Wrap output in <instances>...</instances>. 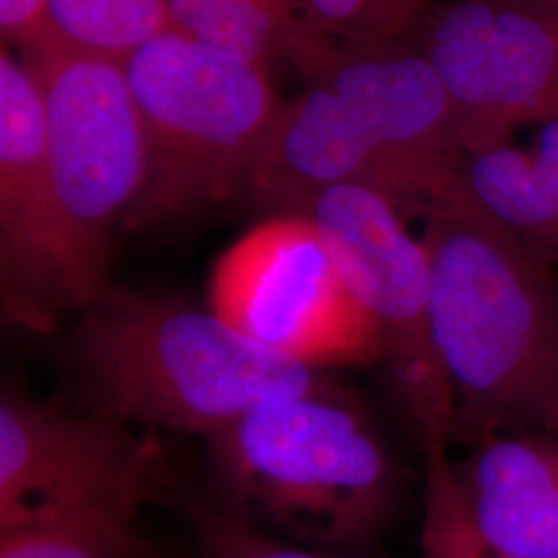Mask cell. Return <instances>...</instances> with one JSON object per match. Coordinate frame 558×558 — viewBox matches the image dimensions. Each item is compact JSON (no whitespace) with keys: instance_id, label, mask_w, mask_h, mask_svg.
Wrapping results in <instances>:
<instances>
[{"instance_id":"obj_1","label":"cell","mask_w":558,"mask_h":558,"mask_svg":"<svg viewBox=\"0 0 558 558\" xmlns=\"http://www.w3.org/2000/svg\"><path fill=\"white\" fill-rule=\"evenodd\" d=\"M430 323L453 445L558 433V269L461 197L424 214Z\"/></svg>"},{"instance_id":"obj_2","label":"cell","mask_w":558,"mask_h":558,"mask_svg":"<svg viewBox=\"0 0 558 558\" xmlns=\"http://www.w3.org/2000/svg\"><path fill=\"white\" fill-rule=\"evenodd\" d=\"M205 440L207 495L279 538L366 557L398 521L403 470L375 420L336 385L260 405Z\"/></svg>"},{"instance_id":"obj_3","label":"cell","mask_w":558,"mask_h":558,"mask_svg":"<svg viewBox=\"0 0 558 558\" xmlns=\"http://www.w3.org/2000/svg\"><path fill=\"white\" fill-rule=\"evenodd\" d=\"M71 350L94 410L203 439L260 405L331 385L211 308L114 286L77 313Z\"/></svg>"},{"instance_id":"obj_4","label":"cell","mask_w":558,"mask_h":558,"mask_svg":"<svg viewBox=\"0 0 558 558\" xmlns=\"http://www.w3.org/2000/svg\"><path fill=\"white\" fill-rule=\"evenodd\" d=\"M122 64L149 145L133 220L179 218L244 189L281 108L269 69L174 29Z\"/></svg>"},{"instance_id":"obj_5","label":"cell","mask_w":558,"mask_h":558,"mask_svg":"<svg viewBox=\"0 0 558 558\" xmlns=\"http://www.w3.org/2000/svg\"><path fill=\"white\" fill-rule=\"evenodd\" d=\"M25 60L40 81L69 296L80 313L112 286L110 240L145 193L149 145L122 62L54 48Z\"/></svg>"},{"instance_id":"obj_6","label":"cell","mask_w":558,"mask_h":558,"mask_svg":"<svg viewBox=\"0 0 558 558\" xmlns=\"http://www.w3.org/2000/svg\"><path fill=\"white\" fill-rule=\"evenodd\" d=\"M299 214L317 223L339 271L375 323L389 398L422 458L453 447V399L430 323V265L405 211L364 184H339Z\"/></svg>"},{"instance_id":"obj_7","label":"cell","mask_w":558,"mask_h":558,"mask_svg":"<svg viewBox=\"0 0 558 558\" xmlns=\"http://www.w3.org/2000/svg\"><path fill=\"white\" fill-rule=\"evenodd\" d=\"M207 299L242 336L313 368L379 362L375 323L304 214H278L230 244Z\"/></svg>"},{"instance_id":"obj_8","label":"cell","mask_w":558,"mask_h":558,"mask_svg":"<svg viewBox=\"0 0 558 558\" xmlns=\"http://www.w3.org/2000/svg\"><path fill=\"white\" fill-rule=\"evenodd\" d=\"M416 44L451 101L468 156L558 122V20L530 0H437Z\"/></svg>"},{"instance_id":"obj_9","label":"cell","mask_w":558,"mask_h":558,"mask_svg":"<svg viewBox=\"0 0 558 558\" xmlns=\"http://www.w3.org/2000/svg\"><path fill=\"white\" fill-rule=\"evenodd\" d=\"M170 490L131 424L69 414L4 385L0 398V530L94 505L143 509Z\"/></svg>"},{"instance_id":"obj_10","label":"cell","mask_w":558,"mask_h":558,"mask_svg":"<svg viewBox=\"0 0 558 558\" xmlns=\"http://www.w3.org/2000/svg\"><path fill=\"white\" fill-rule=\"evenodd\" d=\"M313 73L329 85L371 141L383 193L424 216L465 197L468 154L437 71L412 40L329 44Z\"/></svg>"},{"instance_id":"obj_11","label":"cell","mask_w":558,"mask_h":558,"mask_svg":"<svg viewBox=\"0 0 558 558\" xmlns=\"http://www.w3.org/2000/svg\"><path fill=\"white\" fill-rule=\"evenodd\" d=\"M0 290L4 317L52 331L69 296L46 110L32 64L0 50Z\"/></svg>"},{"instance_id":"obj_12","label":"cell","mask_w":558,"mask_h":558,"mask_svg":"<svg viewBox=\"0 0 558 558\" xmlns=\"http://www.w3.org/2000/svg\"><path fill=\"white\" fill-rule=\"evenodd\" d=\"M451 476L486 546L511 558H558V433L478 440L451 459Z\"/></svg>"},{"instance_id":"obj_13","label":"cell","mask_w":558,"mask_h":558,"mask_svg":"<svg viewBox=\"0 0 558 558\" xmlns=\"http://www.w3.org/2000/svg\"><path fill=\"white\" fill-rule=\"evenodd\" d=\"M339 184H364L383 193V170L348 106L317 81L281 104L244 189L278 214H299L313 197Z\"/></svg>"},{"instance_id":"obj_14","label":"cell","mask_w":558,"mask_h":558,"mask_svg":"<svg viewBox=\"0 0 558 558\" xmlns=\"http://www.w3.org/2000/svg\"><path fill=\"white\" fill-rule=\"evenodd\" d=\"M465 197L534 259L558 269V122L534 147L502 143L468 156Z\"/></svg>"},{"instance_id":"obj_15","label":"cell","mask_w":558,"mask_h":558,"mask_svg":"<svg viewBox=\"0 0 558 558\" xmlns=\"http://www.w3.org/2000/svg\"><path fill=\"white\" fill-rule=\"evenodd\" d=\"M170 21L182 36L265 69L290 54L311 71L329 44L300 9L271 0H170Z\"/></svg>"},{"instance_id":"obj_16","label":"cell","mask_w":558,"mask_h":558,"mask_svg":"<svg viewBox=\"0 0 558 558\" xmlns=\"http://www.w3.org/2000/svg\"><path fill=\"white\" fill-rule=\"evenodd\" d=\"M141 509L94 505L0 530V558H143Z\"/></svg>"},{"instance_id":"obj_17","label":"cell","mask_w":558,"mask_h":558,"mask_svg":"<svg viewBox=\"0 0 558 558\" xmlns=\"http://www.w3.org/2000/svg\"><path fill=\"white\" fill-rule=\"evenodd\" d=\"M170 29V0H50L40 50L124 62Z\"/></svg>"},{"instance_id":"obj_18","label":"cell","mask_w":558,"mask_h":558,"mask_svg":"<svg viewBox=\"0 0 558 558\" xmlns=\"http://www.w3.org/2000/svg\"><path fill=\"white\" fill-rule=\"evenodd\" d=\"M184 511L193 525L199 558H366L279 538L221 507L209 495H186Z\"/></svg>"},{"instance_id":"obj_19","label":"cell","mask_w":558,"mask_h":558,"mask_svg":"<svg viewBox=\"0 0 558 558\" xmlns=\"http://www.w3.org/2000/svg\"><path fill=\"white\" fill-rule=\"evenodd\" d=\"M311 20L343 44L379 46L412 40L437 0H304Z\"/></svg>"},{"instance_id":"obj_20","label":"cell","mask_w":558,"mask_h":558,"mask_svg":"<svg viewBox=\"0 0 558 558\" xmlns=\"http://www.w3.org/2000/svg\"><path fill=\"white\" fill-rule=\"evenodd\" d=\"M422 558H511L486 546L465 518L451 476L449 451L424 456Z\"/></svg>"},{"instance_id":"obj_21","label":"cell","mask_w":558,"mask_h":558,"mask_svg":"<svg viewBox=\"0 0 558 558\" xmlns=\"http://www.w3.org/2000/svg\"><path fill=\"white\" fill-rule=\"evenodd\" d=\"M50 0H0V32L4 46H15L32 57L48 38Z\"/></svg>"},{"instance_id":"obj_22","label":"cell","mask_w":558,"mask_h":558,"mask_svg":"<svg viewBox=\"0 0 558 558\" xmlns=\"http://www.w3.org/2000/svg\"><path fill=\"white\" fill-rule=\"evenodd\" d=\"M530 2H534L536 7L544 9L546 13H550L553 17L558 20V0H530Z\"/></svg>"},{"instance_id":"obj_23","label":"cell","mask_w":558,"mask_h":558,"mask_svg":"<svg viewBox=\"0 0 558 558\" xmlns=\"http://www.w3.org/2000/svg\"><path fill=\"white\" fill-rule=\"evenodd\" d=\"M271 2H278V4H283V7H292V9H300V7L308 9L304 0H271Z\"/></svg>"},{"instance_id":"obj_24","label":"cell","mask_w":558,"mask_h":558,"mask_svg":"<svg viewBox=\"0 0 558 558\" xmlns=\"http://www.w3.org/2000/svg\"><path fill=\"white\" fill-rule=\"evenodd\" d=\"M143 558H158V555H156V550H151V553H147Z\"/></svg>"}]
</instances>
